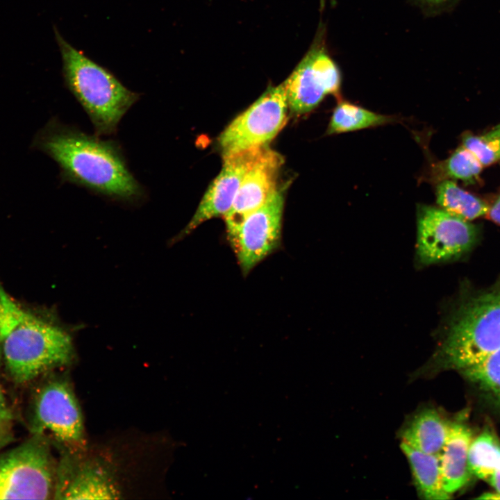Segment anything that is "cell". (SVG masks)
<instances>
[{
  "label": "cell",
  "instance_id": "cell-1",
  "mask_svg": "<svg viewBox=\"0 0 500 500\" xmlns=\"http://www.w3.org/2000/svg\"><path fill=\"white\" fill-rule=\"evenodd\" d=\"M31 147L58 164L62 182L122 202L138 201L145 194L114 140L89 135L53 117L35 134Z\"/></svg>",
  "mask_w": 500,
  "mask_h": 500
},
{
  "label": "cell",
  "instance_id": "cell-2",
  "mask_svg": "<svg viewBox=\"0 0 500 500\" xmlns=\"http://www.w3.org/2000/svg\"><path fill=\"white\" fill-rule=\"evenodd\" d=\"M444 311L422 372H460L500 349V278L482 288L460 287Z\"/></svg>",
  "mask_w": 500,
  "mask_h": 500
},
{
  "label": "cell",
  "instance_id": "cell-3",
  "mask_svg": "<svg viewBox=\"0 0 500 500\" xmlns=\"http://www.w3.org/2000/svg\"><path fill=\"white\" fill-rule=\"evenodd\" d=\"M2 360L9 379L26 385L68 365L72 338L59 323L28 310L9 294L0 310Z\"/></svg>",
  "mask_w": 500,
  "mask_h": 500
},
{
  "label": "cell",
  "instance_id": "cell-4",
  "mask_svg": "<svg viewBox=\"0 0 500 500\" xmlns=\"http://www.w3.org/2000/svg\"><path fill=\"white\" fill-rule=\"evenodd\" d=\"M62 61V76L67 89L90 118L98 136L110 135L139 93L126 88L108 69L67 42L53 27Z\"/></svg>",
  "mask_w": 500,
  "mask_h": 500
},
{
  "label": "cell",
  "instance_id": "cell-5",
  "mask_svg": "<svg viewBox=\"0 0 500 500\" xmlns=\"http://www.w3.org/2000/svg\"><path fill=\"white\" fill-rule=\"evenodd\" d=\"M32 434L53 440L64 451L78 452L85 447L81 411L70 383L49 377L32 393L29 412Z\"/></svg>",
  "mask_w": 500,
  "mask_h": 500
},
{
  "label": "cell",
  "instance_id": "cell-6",
  "mask_svg": "<svg viewBox=\"0 0 500 500\" xmlns=\"http://www.w3.org/2000/svg\"><path fill=\"white\" fill-rule=\"evenodd\" d=\"M56 467L50 440L33 434L0 456V499L53 498Z\"/></svg>",
  "mask_w": 500,
  "mask_h": 500
},
{
  "label": "cell",
  "instance_id": "cell-7",
  "mask_svg": "<svg viewBox=\"0 0 500 500\" xmlns=\"http://www.w3.org/2000/svg\"><path fill=\"white\" fill-rule=\"evenodd\" d=\"M415 262L417 268L456 261L477 245L480 228L440 207H417Z\"/></svg>",
  "mask_w": 500,
  "mask_h": 500
},
{
  "label": "cell",
  "instance_id": "cell-8",
  "mask_svg": "<svg viewBox=\"0 0 500 500\" xmlns=\"http://www.w3.org/2000/svg\"><path fill=\"white\" fill-rule=\"evenodd\" d=\"M289 108L284 83L269 87L219 138L223 156L266 146L285 126Z\"/></svg>",
  "mask_w": 500,
  "mask_h": 500
},
{
  "label": "cell",
  "instance_id": "cell-9",
  "mask_svg": "<svg viewBox=\"0 0 500 500\" xmlns=\"http://www.w3.org/2000/svg\"><path fill=\"white\" fill-rule=\"evenodd\" d=\"M283 207L282 190L276 189L227 236L244 276L281 245Z\"/></svg>",
  "mask_w": 500,
  "mask_h": 500
},
{
  "label": "cell",
  "instance_id": "cell-10",
  "mask_svg": "<svg viewBox=\"0 0 500 500\" xmlns=\"http://www.w3.org/2000/svg\"><path fill=\"white\" fill-rule=\"evenodd\" d=\"M283 83L289 108L300 115L315 108L326 95L338 96L341 74L324 47L316 44Z\"/></svg>",
  "mask_w": 500,
  "mask_h": 500
},
{
  "label": "cell",
  "instance_id": "cell-11",
  "mask_svg": "<svg viewBox=\"0 0 500 500\" xmlns=\"http://www.w3.org/2000/svg\"><path fill=\"white\" fill-rule=\"evenodd\" d=\"M79 451H63L57 463L54 499H115L120 492L110 468Z\"/></svg>",
  "mask_w": 500,
  "mask_h": 500
},
{
  "label": "cell",
  "instance_id": "cell-12",
  "mask_svg": "<svg viewBox=\"0 0 500 500\" xmlns=\"http://www.w3.org/2000/svg\"><path fill=\"white\" fill-rule=\"evenodd\" d=\"M266 147H253L223 156L221 172L210 185L189 223L174 238L173 243L191 233L203 222L225 215L230 210L246 174Z\"/></svg>",
  "mask_w": 500,
  "mask_h": 500
},
{
  "label": "cell",
  "instance_id": "cell-13",
  "mask_svg": "<svg viewBox=\"0 0 500 500\" xmlns=\"http://www.w3.org/2000/svg\"><path fill=\"white\" fill-rule=\"evenodd\" d=\"M283 160L267 147L246 174L230 210L223 217L227 236L232 234L251 212L276 191Z\"/></svg>",
  "mask_w": 500,
  "mask_h": 500
},
{
  "label": "cell",
  "instance_id": "cell-14",
  "mask_svg": "<svg viewBox=\"0 0 500 500\" xmlns=\"http://www.w3.org/2000/svg\"><path fill=\"white\" fill-rule=\"evenodd\" d=\"M472 432L460 417L451 422L444 445L439 454L442 483L451 494L462 489L472 475L469 465V450Z\"/></svg>",
  "mask_w": 500,
  "mask_h": 500
},
{
  "label": "cell",
  "instance_id": "cell-15",
  "mask_svg": "<svg viewBox=\"0 0 500 500\" xmlns=\"http://www.w3.org/2000/svg\"><path fill=\"white\" fill-rule=\"evenodd\" d=\"M451 421L433 407L416 412L401 430V442L420 451L440 454L446 442Z\"/></svg>",
  "mask_w": 500,
  "mask_h": 500
},
{
  "label": "cell",
  "instance_id": "cell-16",
  "mask_svg": "<svg viewBox=\"0 0 500 500\" xmlns=\"http://www.w3.org/2000/svg\"><path fill=\"white\" fill-rule=\"evenodd\" d=\"M401 449L410 465L417 494L426 500L450 498L442 478L439 454L427 453L401 442Z\"/></svg>",
  "mask_w": 500,
  "mask_h": 500
},
{
  "label": "cell",
  "instance_id": "cell-17",
  "mask_svg": "<svg viewBox=\"0 0 500 500\" xmlns=\"http://www.w3.org/2000/svg\"><path fill=\"white\" fill-rule=\"evenodd\" d=\"M458 372L483 401L500 416V349Z\"/></svg>",
  "mask_w": 500,
  "mask_h": 500
},
{
  "label": "cell",
  "instance_id": "cell-18",
  "mask_svg": "<svg viewBox=\"0 0 500 500\" xmlns=\"http://www.w3.org/2000/svg\"><path fill=\"white\" fill-rule=\"evenodd\" d=\"M435 196L440 208L468 222L486 216L489 209V205L483 199L449 179L438 184Z\"/></svg>",
  "mask_w": 500,
  "mask_h": 500
},
{
  "label": "cell",
  "instance_id": "cell-19",
  "mask_svg": "<svg viewBox=\"0 0 500 500\" xmlns=\"http://www.w3.org/2000/svg\"><path fill=\"white\" fill-rule=\"evenodd\" d=\"M395 121L392 116L378 114L358 105L340 101L335 108L327 134H337L384 125Z\"/></svg>",
  "mask_w": 500,
  "mask_h": 500
},
{
  "label": "cell",
  "instance_id": "cell-20",
  "mask_svg": "<svg viewBox=\"0 0 500 500\" xmlns=\"http://www.w3.org/2000/svg\"><path fill=\"white\" fill-rule=\"evenodd\" d=\"M469 465L472 474L487 482L500 471V441L490 430L485 429L472 439Z\"/></svg>",
  "mask_w": 500,
  "mask_h": 500
},
{
  "label": "cell",
  "instance_id": "cell-21",
  "mask_svg": "<svg viewBox=\"0 0 500 500\" xmlns=\"http://www.w3.org/2000/svg\"><path fill=\"white\" fill-rule=\"evenodd\" d=\"M435 167L442 176L459 180L465 184L475 183L483 168L478 160L463 146L458 147L447 160Z\"/></svg>",
  "mask_w": 500,
  "mask_h": 500
},
{
  "label": "cell",
  "instance_id": "cell-22",
  "mask_svg": "<svg viewBox=\"0 0 500 500\" xmlns=\"http://www.w3.org/2000/svg\"><path fill=\"white\" fill-rule=\"evenodd\" d=\"M462 146L469 150L483 167L500 161L499 138L465 133L462 137Z\"/></svg>",
  "mask_w": 500,
  "mask_h": 500
},
{
  "label": "cell",
  "instance_id": "cell-23",
  "mask_svg": "<svg viewBox=\"0 0 500 500\" xmlns=\"http://www.w3.org/2000/svg\"><path fill=\"white\" fill-rule=\"evenodd\" d=\"M3 362L1 341L0 340V367ZM12 415L7 403L3 389L0 383V421H12Z\"/></svg>",
  "mask_w": 500,
  "mask_h": 500
},
{
  "label": "cell",
  "instance_id": "cell-24",
  "mask_svg": "<svg viewBox=\"0 0 500 500\" xmlns=\"http://www.w3.org/2000/svg\"><path fill=\"white\" fill-rule=\"evenodd\" d=\"M12 440L10 421H0V450Z\"/></svg>",
  "mask_w": 500,
  "mask_h": 500
},
{
  "label": "cell",
  "instance_id": "cell-25",
  "mask_svg": "<svg viewBox=\"0 0 500 500\" xmlns=\"http://www.w3.org/2000/svg\"><path fill=\"white\" fill-rule=\"evenodd\" d=\"M486 217L494 223L500 225V192L492 203L489 205Z\"/></svg>",
  "mask_w": 500,
  "mask_h": 500
},
{
  "label": "cell",
  "instance_id": "cell-26",
  "mask_svg": "<svg viewBox=\"0 0 500 500\" xmlns=\"http://www.w3.org/2000/svg\"><path fill=\"white\" fill-rule=\"evenodd\" d=\"M488 482L494 489L495 492L500 495V471L493 474Z\"/></svg>",
  "mask_w": 500,
  "mask_h": 500
},
{
  "label": "cell",
  "instance_id": "cell-27",
  "mask_svg": "<svg viewBox=\"0 0 500 500\" xmlns=\"http://www.w3.org/2000/svg\"><path fill=\"white\" fill-rule=\"evenodd\" d=\"M488 138H500V123L494 126L490 131L484 134Z\"/></svg>",
  "mask_w": 500,
  "mask_h": 500
},
{
  "label": "cell",
  "instance_id": "cell-28",
  "mask_svg": "<svg viewBox=\"0 0 500 500\" xmlns=\"http://www.w3.org/2000/svg\"><path fill=\"white\" fill-rule=\"evenodd\" d=\"M7 292L5 291V290L1 287L0 285V308L3 304V300L7 295Z\"/></svg>",
  "mask_w": 500,
  "mask_h": 500
},
{
  "label": "cell",
  "instance_id": "cell-29",
  "mask_svg": "<svg viewBox=\"0 0 500 500\" xmlns=\"http://www.w3.org/2000/svg\"><path fill=\"white\" fill-rule=\"evenodd\" d=\"M426 1H429V2H431V3H438L442 2V1H445V0H426Z\"/></svg>",
  "mask_w": 500,
  "mask_h": 500
},
{
  "label": "cell",
  "instance_id": "cell-30",
  "mask_svg": "<svg viewBox=\"0 0 500 500\" xmlns=\"http://www.w3.org/2000/svg\"><path fill=\"white\" fill-rule=\"evenodd\" d=\"M329 1H330L331 4L332 6H333V5L334 6L335 3V0H329Z\"/></svg>",
  "mask_w": 500,
  "mask_h": 500
}]
</instances>
